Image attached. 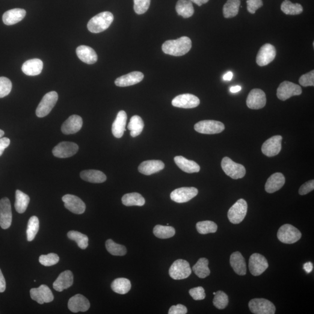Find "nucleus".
Instances as JSON below:
<instances>
[{
	"label": "nucleus",
	"instance_id": "f257e3e1",
	"mask_svg": "<svg viewBox=\"0 0 314 314\" xmlns=\"http://www.w3.org/2000/svg\"><path fill=\"white\" fill-rule=\"evenodd\" d=\"M192 44L191 38L183 36L176 40L165 41L162 49L165 54L178 57L187 54L192 48Z\"/></svg>",
	"mask_w": 314,
	"mask_h": 314
},
{
	"label": "nucleus",
	"instance_id": "f03ea898",
	"mask_svg": "<svg viewBox=\"0 0 314 314\" xmlns=\"http://www.w3.org/2000/svg\"><path fill=\"white\" fill-rule=\"evenodd\" d=\"M114 16L110 12H103L92 17L88 22V31L99 34L107 29L114 20Z\"/></svg>",
	"mask_w": 314,
	"mask_h": 314
},
{
	"label": "nucleus",
	"instance_id": "7ed1b4c3",
	"mask_svg": "<svg viewBox=\"0 0 314 314\" xmlns=\"http://www.w3.org/2000/svg\"><path fill=\"white\" fill-rule=\"evenodd\" d=\"M221 167L224 173L233 179L243 178L246 173L244 165L233 161L227 157L222 159Z\"/></svg>",
	"mask_w": 314,
	"mask_h": 314
},
{
	"label": "nucleus",
	"instance_id": "20e7f679",
	"mask_svg": "<svg viewBox=\"0 0 314 314\" xmlns=\"http://www.w3.org/2000/svg\"><path fill=\"white\" fill-rule=\"evenodd\" d=\"M301 236L300 231L290 224L282 225L277 234L278 239L285 244H295L301 239Z\"/></svg>",
	"mask_w": 314,
	"mask_h": 314
},
{
	"label": "nucleus",
	"instance_id": "39448f33",
	"mask_svg": "<svg viewBox=\"0 0 314 314\" xmlns=\"http://www.w3.org/2000/svg\"><path fill=\"white\" fill-rule=\"evenodd\" d=\"M58 99V95L54 91L44 95L35 111L37 116L43 118L48 115L54 107Z\"/></svg>",
	"mask_w": 314,
	"mask_h": 314
},
{
	"label": "nucleus",
	"instance_id": "423d86ee",
	"mask_svg": "<svg viewBox=\"0 0 314 314\" xmlns=\"http://www.w3.org/2000/svg\"><path fill=\"white\" fill-rule=\"evenodd\" d=\"M247 203L244 199H239L231 207L227 217L231 223L239 224L244 220L247 212Z\"/></svg>",
	"mask_w": 314,
	"mask_h": 314
},
{
	"label": "nucleus",
	"instance_id": "0eeeda50",
	"mask_svg": "<svg viewBox=\"0 0 314 314\" xmlns=\"http://www.w3.org/2000/svg\"><path fill=\"white\" fill-rule=\"evenodd\" d=\"M192 274V269L187 261L177 260L171 266L169 274L174 280H182L188 278Z\"/></svg>",
	"mask_w": 314,
	"mask_h": 314
},
{
	"label": "nucleus",
	"instance_id": "6e6552de",
	"mask_svg": "<svg viewBox=\"0 0 314 314\" xmlns=\"http://www.w3.org/2000/svg\"><path fill=\"white\" fill-rule=\"evenodd\" d=\"M195 131L206 135L220 133L225 130V125L220 121L204 120L200 121L194 125Z\"/></svg>",
	"mask_w": 314,
	"mask_h": 314
},
{
	"label": "nucleus",
	"instance_id": "1a4fd4ad",
	"mask_svg": "<svg viewBox=\"0 0 314 314\" xmlns=\"http://www.w3.org/2000/svg\"><path fill=\"white\" fill-rule=\"evenodd\" d=\"M250 310L255 314H274L276 308L270 301L265 298H254L248 303Z\"/></svg>",
	"mask_w": 314,
	"mask_h": 314
},
{
	"label": "nucleus",
	"instance_id": "9d476101",
	"mask_svg": "<svg viewBox=\"0 0 314 314\" xmlns=\"http://www.w3.org/2000/svg\"><path fill=\"white\" fill-rule=\"evenodd\" d=\"M268 262L262 255L258 253L252 254L249 260L248 267L251 275L259 276L268 268Z\"/></svg>",
	"mask_w": 314,
	"mask_h": 314
},
{
	"label": "nucleus",
	"instance_id": "9b49d317",
	"mask_svg": "<svg viewBox=\"0 0 314 314\" xmlns=\"http://www.w3.org/2000/svg\"><path fill=\"white\" fill-rule=\"evenodd\" d=\"M301 93L300 86L289 81L283 82L277 90V97L282 101H286L293 96H299Z\"/></svg>",
	"mask_w": 314,
	"mask_h": 314
},
{
	"label": "nucleus",
	"instance_id": "f8f14e48",
	"mask_svg": "<svg viewBox=\"0 0 314 314\" xmlns=\"http://www.w3.org/2000/svg\"><path fill=\"white\" fill-rule=\"evenodd\" d=\"M79 147L75 143L70 141L61 142L52 150V154L60 158H66L72 157L78 152Z\"/></svg>",
	"mask_w": 314,
	"mask_h": 314
},
{
	"label": "nucleus",
	"instance_id": "ddd939ff",
	"mask_svg": "<svg viewBox=\"0 0 314 314\" xmlns=\"http://www.w3.org/2000/svg\"><path fill=\"white\" fill-rule=\"evenodd\" d=\"M275 47L271 44H265L261 47L257 55L256 63L260 67H264L271 63L276 57Z\"/></svg>",
	"mask_w": 314,
	"mask_h": 314
},
{
	"label": "nucleus",
	"instance_id": "4468645a",
	"mask_svg": "<svg viewBox=\"0 0 314 314\" xmlns=\"http://www.w3.org/2000/svg\"><path fill=\"white\" fill-rule=\"evenodd\" d=\"M197 189L194 187H183L174 190L171 192L172 200L177 203L188 202L198 194Z\"/></svg>",
	"mask_w": 314,
	"mask_h": 314
},
{
	"label": "nucleus",
	"instance_id": "2eb2a0df",
	"mask_svg": "<svg viewBox=\"0 0 314 314\" xmlns=\"http://www.w3.org/2000/svg\"><path fill=\"white\" fill-rule=\"evenodd\" d=\"M30 295L32 300L40 304L50 303L54 298L52 290L45 284H42L37 288L32 289Z\"/></svg>",
	"mask_w": 314,
	"mask_h": 314
},
{
	"label": "nucleus",
	"instance_id": "dca6fc26",
	"mask_svg": "<svg viewBox=\"0 0 314 314\" xmlns=\"http://www.w3.org/2000/svg\"><path fill=\"white\" fill-rule=\"evenodd\" d=\"M13 221L11 205L7 197L0 200V227L3 229H7L11 227Z\"/></svg>",
	"mask_w": 314,
	"mask_h": 314
},
{
	"label": "nucleus",
	"instance_id": "f3484780",
	"mask_svg": "<svg viewBox=\"0 0 314 314\" xmlns=\"http://www.w3.org/2000/svg\"><path fill=\"white\" fill-rule=\"evenodd\" d=\"M282 137L274 136L265 141L262 144V150L263 155L268 157L276 156L282 149Z\"/></svg>",
	"mask_w": 314,
	"mask_h": 314
},
{
	"label": "nucleus",
	"instance_id": "a211bd4d",
	"mask_svg": "<svg viewBox=\"0 0 314 314\" xmlns=\"http://www.w3.org/2000/svg\"><path fill=\"white\" fill-rule=\"evenodd\" d=\"M63 202L65 208L75 214H82L86 210V204L81 198L72 194H66L63 196Z\"/></svg>",
	"mask_w": 314,
	"mask_h": 314
},
{
	"label": "nucleus",
	"instance_id": "6ab92c4d",
	"mask_svg": "<svg viewBox=\"0 0 314 314\" xmlns=\"http://www.w3.org/2000/svg\"><path fill=\"white\" fill-rule=\"evenodd\" d=\"M266 95L262 90L254 88L248 94L246 105L252 109H262L266 105Z\"/></svg>",
	"mask_w": 314,
	"mask_h": 314
},
{
	"label": "nucleus",
	"instance_id": "aec40b11",
	"mask_svg": "<svg viewBox=\"0 0 314 314\" xmlns=\"http://www.w3.org/2000/svg\"><path fill=\"white\" fill-rule=\"evenodd\" d=\"M199 99L194 95L183 94L174 97L172 105L175 107L182 108H193L200 105Z\"/></svg>",
	"mask_w": 314,
	"mask_h": 314
},
{
	"label": "nucleus",
	"instance_id": "412c9836",
	"mask_svg": "<svg viewBox=\"0 0 314 314\" xmlns=\"http://www.w3.org/2000/svg\"><path fill=\"white\" fill-rule=\"evenodd\" d=\"M68 309L74 313L86 312L89 309V301L84 296L81 294L76 295L70 298L68 304Z\"/></svg>",
	"mask_w": 314,
	"mask_h": 314
},
{
	"label": "nucleus",
	"instance_id": "4be33fe9",
	"mask_svg": "<svg viewBox=\"0 0 314 314\" xmlns=\"http://www.w3.org/2000/svg\"><path fill=\"white\" fill-rule=\"evenodd\" d=\"M82 118L77 115H71L61 126V131L65 135L75 134L82 129Z\"/></svg>",
	"mask_w": 314,
	"mask_h": 314
},
{
	"label": "nucleus",
	"instance_id": "5701e85b",
	"mask_svg": "<svg viewBox=\"0 0 314 314\" xmlns=\"http://www.w3.org/2000/svg\"><path fill=\"white\" fill-rule=\"evenodd\" d=\"M143 79V73L135 71L119 77L115 80V84L119 87H127L139 84Z\"/></svg>",
	"mask_w": 314,
	"mask_h": 314
},
{
	"label": "nucleus",
	"instance_id": "b1692460",
	"mask_svg": "<svg viewBox=\"0 0 314 314\" xmlns=\"http://www.w3.org/2000/svg\"><path fill=\"white\" fill-rule=\"evenodd\" d=\"M164 167V163L160 160H148L141 163L139 166L138 170L145 175H151L161 171Z\"/></svg>",
	"mask_w": 314,
	"mask_h": 314
},
{
	"label": "nucleus",
	"instance_id": "393cba45",
	"mask_svg": "<svg viewBox=\"0 0 314 314\" xmlns=\"http://www.w3.org/2000/svg\"><path fill=\"white\" fill-rule=\"evenodd\" d=\"M73 283V275L70 270L65 271L59 275L57 279L53 283V287L56 291L61 292L64 290L69 288L72 286Z\"/></svg>",
	"mask_w": 314,
	"mask_h": 314
},
{
	"label": "nucleus",
	"instance_id": "a878e982",
	"mask_svg": "<svg viewBox=\"0 0 314 314\" xmlns=\"http://www.w3.org/2000/svg\"><path fill=\"white\" fill-rule=\"evenodd\" d=\"M285 183V177L282 173H275L269 177L265 185V191L268 193H273L281 188Z\"/></svg>",
	"mask_w": 314,
	"mask_h": 314
},
{
	"label": "nucleus",
	"instance_id": "bb28decb",
	"mask_svg": "<svg viewBox=\"0 0 314 314\" xmlns=\"http://www.w3.org/2000/svg\"><path fill=\"white\" fill-rule=\"evenodd\" d=\"M230 263L237 274L241 276H244L246 274V263L244 258L240 252L236 251L231 255Z\"/></svg>",
	"mask_w": 314,
	"mask_h": 314
},
{
	"label": "nucleus",
	"instance_id": "cd10ccee",
	"mask_svg": "<svg viewBox=\"0 0 314 314\" xmlns=\"http://www.w3.org/2000/svg\"><path fill=\"white\" fill-rule=\"evenodd\" d=\"M26 12L23 9L15 8L7 11L3 15L2 20L6 25H13L21 21L26 16Z\"/></svg>",
	"mask_w": 314,
	"mask_h": 314
},
{
	"label": "nucleus",
	"instance_id": "c85d7f7f",
	"mask_svg": "<svg viewBox=\"0 0 314 314\" xmlns=\"http://www.w3.org/2000/svg\"><path fill=\"white\" fill-rule=\"evenodd\" d=\"M127 114L125 111H120L118 112L116 119L112 126V134L115 138L120 139L122 137L125 132L127 121Z\"/></svg>",
	"mask_w": 314,
	"mask_h": 314
},
{
	"label": "nucleus",
	"instance_id": "c756f323",
	"mask_svg": "<svg viewBox=\"0 0 314 314\" xmlns=\"http://www.w3.org/2000/svg\"><path fill=\"white\" fill-rule=\"evenodd\" d=\"M78 57L84 63L87 64H93L97 61V55L96 52L87 46H80L76 49Z\"/></svg>",
	"mask_w": 314,
	"mask_h": 314
},
{
	"label": "nucleus",
	"instance_id": "7c9ffc66",
	"mask_svg": "<svg viewBox=\"0 0 314 314\" xmlns=\"http://www.w3.org/2000/svg\"><path fill=\"white\" fill-rule=\"evenodd\" d=\"M174 162L180 170L185 173L192 174L198 173L200 170V167L197 163L189 160L182 156H176L174 158Z\"/></svg>",
	"mask_w": 314,
	"mask_h": 314
},
{
	"label": "nucleus",
	"instance_id": "2f4dec72",
	"mask_svg": "<svg viewBox=\"0 0 314 314\" xmlns=\"http://www.w3.org/2000/svg\"><path fill=\"white\" fill-rule=\"evenodd\" d=\"M43 68L42 61L40 59L35 58L26 61L22 65V70L26 75L37 76L41 73Z\"/></svg>",
	"mask_w": 314,
	"mask_h": 314
},
{
	"label": "nucleus",
	"instance_id": "473e14b6",
	"mask_svg": "<svg viewBox=\"0 0 314 314\" xmlns=\"http://www.w3.org/2000/svg\"><path fill=\"white\" fill-rule=\"evenodd\" d=\"M80 176L85 181L93 183H102L106 180L105 174L98 170H85L81 172Z\"/></svg>",
	"mask_w": 314,
	"mask_h": 314
},
{
	"label": "nucleus",
	"instance_id": "72a5a7b5",
	"mask_svg": "<svg viewBox=\"0 0 314 314\" xmlns=\"http://www.w3.org/2000/svg\"><path fill=\"white\" fill-rule=\"evenodd\" d=\"M176 11L178 16L184 18L191 17L194 13L193 5L189 0H179L176 5Z\"/></svg>",
	"mask_w": 314,
	"mask_h": 314
},
{
	"label": "nucleus",
	"instance_id": "f704fd0d",
	"mask_svg": "<svg viewBox=\"0 0 314 314\" xmlns=\"http://www.w3.org/2000/svg\"><path fill=\"white\" fill-rule=\"evenodd\" d=\"M30 197L24 192L17 190L16 192V203H15V209L19 214H23L26 211L28 208Z\"/></svg>",
	"mask_w": 314,
	"mask_h": 314
},
{
	"label": "nucleus",
	"instance_id": "c9c22d12",
	"mask_svg": "<svg viewBox=\"0 0 314 314\" xmlns=\"http://www.w3.org/2000/svg\"><path fill=\"white\" fill-rule=\"evenodd\" d=\"M111 289L118 294L125 295L131 289V283L126 278H117L111 283Z\"/></svg>",
	"mask_w": 314,
	"mask_h": 314
},
{
	"label": "nucleus",
	"instance_id": "e433bc0d",
	"mask_svg": "<svg viewBox=\"0 0 314 314\" xmlns=\"http://www.w3.org/2000/svg\"><path fill=\"white\" fill-rule=\"evenodd\" d=\"M209 262L206 258H201L195 264L192 266V271L198 278L204 279L209 277L210 270L209 268Z\"/></svg>",
	"mask_w": 314,
	"mask_h": 314
},
{
	"label": "nucleus",
	"instance_id": "4c0bfd02",
	"mask_svg": "<svg viewBox=\"0 0 314 314\" xmlns=\"http://www.w3.org/2000/svg\"><path fill=\"white\" fill-rule=\"evenodd\" d=\"M144 126V122L141 118L138 115H134L130 118L127 128L130 130L132 137L136 138L143 132Z\"/></svg>",
	"mask_w": 314,
	"mask_h": 314
},
{
	"label": "nucleus",
	"instance_id": "58836bf2",
	"mask_svg": "<svg viewBox=\"0 0 314 314\" xmlns=\"http://www.w3.org/2000/svg\"><path fill=\"white\" fill-rule=\"evenodd\" d=\"M122 202L125 206H143L146 201L143 196L138 192H131L123 195Z\"/></svg>",
	"mask_w": 314,
	"mask_h": 314
},
{
	"label": "nucleus",
	"instance_id": "ea45409f",
	"mask_svg": "<svg viewBox=\"0 0 314 314\" xmlns=\"http://www.w3.org/2000/svg\"><path fill=\"white\" fill-rule=\"evenodd\" d=\"M241 0H227L223 7V15L225 18H232L239 13Z\"/></svg>",
	"mask_w": 314,
	"mask_h": 314
},
{
	"label": "nucleus",
	"instance_id": "a19ab883",
	"mask_svg": "<svg viewBox=\"0 0 314 314\" xmlns=\"http://www.w3.org/2000/svg\"><path fill=\"white\" fill-rule=\"evenodd\" d=\"M281 10L283 13L290 16H296L303 13V8L298 3L293 4L289 0H284L281 5Z\"/></svg>",
	"mask_w": 314,
	"mask_h": 314
},
{
	"label": "nucleus",
	"instance_id": "79ce46f5",
	"mask_svg": "<svg viewBox=\"0 0 314 314\" xmlns=\"http://www.w3.org/2000/svg\"><path fill=\"white\" fill-rule=\"evenodd\" d=\"M153 233L157 238L162 239H169L174 235L175 229L172 227L157 225L154 228Z\"/></svg>",
	"mask_w": 314,
	"mask_h": 314
},
{
	"label": "nucleus",
	"instance_id": "37998d69",
	"mask_svg": "<svg viewBox=\"0 0 314 314\" xmlns=\"http://www.w3.org/2000/svg\"><path fill=\"white\" fill-rule=\"evenodd\" d=\"M68 238L76 242L78 247L81 249L85 250L88 247V238L87 235H84L78 231L71 230L68 233Z\"/></svg>",
	"mask_w": 314,
	"mask_h": 314
},
{
	"label": "nucleus",
	"instance_id": "c03bdc74",
	"mask_svg": "<svg viewBox=\"0 0 314 314\" xmlns=\"http://www.w3.org/2000/svg\"><path fill=\"white\" fill-rule=\"evenodd\" d=\"M106 250L112 255L115 256H123L127 253L126 248L124 245L117 244L111 239L105 242Z\"/></svg>",
	"mask_w": 314,
	"mask_h": 314
},
{
	"label": "nucleus",
	"instance_id": "a18cd8bd",
	"mask_svg": "<svg viewBox=\"0 0 314 314\" xmlns=\"http://www.w3.org/2000/svg\"><path fill=\"white\" fill-rule=\"evenodd\" d=\"M38 230H39V220L35 216H33L29 220L27 230H26L28 241L31 242L35 238Z\"/></svg>",
	"mask_w": 314,
	"mask_h": 314
},
{
	"label": "nucleus",
	"instance_id": "49530a36",
	"mask_svg": "<svg viewBox=\"0 0 314 314\" xmlns=\"http://www.w3.org/2000/svg\"><path fill=\"white\" fill-rule=\"evenodd\" d=\"M196 228L198 233L206 235V234L214 233L217 232L218 226L214 222L205 221L198 222L196 224Z\"/></svg>",
	"mask_w": 314,
	"mask_h": 314
},
{
	"label": "nucleus",
	"instance_id": "de8ad7c7",
	"mask_svg": "<svg viewBox=\"0 0 314 314\" xmlns=\"http://www.w3.org/2000/svg\"><path fill=\"white\" fill-rule=\"evenodd\" d=\"M229 303V298L226 293L222 291L216 292L213 304L219 310L225 309Z\"/></svg>",
	"mask_w": 314,
	"mask_h": 314
},
{
	"label": "nucleus",
	"instance_id": "09e8293b",
	"mask_svg": "<svg viewBox=\"0 0 314 314\" xmlns=\"http://www.w3.org/2000/svg\"><path fill=\"white\" fill-rule=\"evenodd\" d=\"M60 261L57 254L50 253L47 255H41L39 257V262L41 265L50 266L57 264Z\"/></svg>",
	"mask_w": 314,
	"mask_h": 314
},
{
	"label": "nucleus",
	"instance_id": "8fccbe9b",
	"mask_svg": "<svg viewBox=\"0 0 314 314\" xmlns=\"http://www.w3.org/2000/svg\"><path fill=\"white\" fill-rule=\"evenodd\" d=\"M13 85L10 79L0 77V98L5 97L10 93Z\"/></svg>",
	"mask_w": 314,
	"mask_h": 314
},
{
	"label": "nucleus",
	"instance_id": "3c124183",
	"mask_svg": "<svg viewBox=\"0 0 314 314\" xmlns=\"http://www.w3.org/2000/svg\"><path fill=\"white\" fill-rule=\"evenodd\" d=\"M134 10L139 15L143 14L149 10L151 0H133Z\"/></svg>",
	"mask_w": 314,
	"mask_h": 314
},
{
	"label": "nucleus",
	"instance_id": "603ef678",
	"mask_svg": "<svg viewBox=\"0 0 314 314\" xmlns=\"http://www.w3.org/2000/svg\"><path fill=\"white\" fill-rule=\"evenodd\" d=\"M299 83L303 87H314V70L302 75L299 79Z\"/></svg>",
	"mask_w": 314,
	"mask_h": 314
},
{
	"label": "nucleus",
	"instance_id": "864d4df0",
	"mask_svg": "<svg viewBox=\"0 0 314 314\" xmlns=\"http://www.w3.org/2000/svg\"><path fill=\"white\" fill-rule=\"evenodd\" d=\"M189 294L194 300H202L206 298L205 290L201 286L190 290Z\"/></svg>",
	"mask_w": 314,
	"mask_h": 314
},
{
	"label": "nucleus",
	"instance_id": "5fc2aeb1",
	"mask_svg": "<svg viewBox=\"0 0 314 314\" xmlns=\"http://www.w3.org/2000/svg\"><path fill=\"white\" fill-rule=\"evenodd\" d=\"M247 10L254 14L257 10L263 6L262 0H247Z\"/></svg>",
	"mask_w": 314,
	"mask_h": 314
},
{
	"label": "nucleus",
	"instance_id": "6e6d98bb",
	"mask_svg": "<svg viewBox=\"0 0 314 314\" xmlns=\"http://www.w3.org/2000/svg\"><path fill=\"white\" fill-rule=\"evenodd\" d=\"M314 180H311L302 185L299 189V194L301 195H306L309 193L310 192L314 191Z\"/></svg>",
	"mask_w": 314,
	"mask_h": 314
},
{
	"label": "nucleus",
	"instance_id": "4d7b16f0",
	"mask_svg": "<svg viewBox=\"0 0 314 314\" xmlns=\"http://www.w3.org/2000/svg\"><path fill=\"white\" fill-rule=\"evenodd\" d=\"M188 313V309L182 304H177L176 306H173L169 310V314H186Z\"/></svg>",
	"mask_w": 314,
	"mask_h": 314
},
{
	"label": "nucleus",
	"instance_id": "13d9d810",
	"mask_svg": "<svg viewBox=\"0 0 314 314\" xmlns=\"http://www.w3.org/2000/svg\"><path fill=\"white\" fill-rule=\"evenodd\" d=\"M10 140L7 138H0V156L2 155L5 149L10 146Z\"/></svg>",
	"mask_w": 314,
	"mask_h": 314
},
{
	"label": "nucleus",
	"instance_id": "bf43d9fd",
	"mask_svg": "<svg viewBox=\"0 0 314 314\" xmlns=\"http://www.w3.org/2000/svg\"><path fill=\"white\" fill-rule=\"evenodd\" d=\"M6 289L5 279L1 269H0V293L4 292Z\"/></svg>",
	"mask_w": 314,
	"mask_h": 314
},
{
	"label": "nucleus",
	"instance_id": "052dcab7",
	"mask_svg": "<svg viewBox=\"0 0 314 314\" xmlns=\"http://www.w3.org/2000/svg\"><path fill=\"white\" fill-rule=\"evenodd\" d=\"M303 268L304 270L306 271L307 273L310 274L312 272L313 269V263L311 262L304 263Z\"/></svg>",
	"mask_w": 314,
	"mask_h": 314
},
{
	"label": "nucleus",
	"instance_id": "680f3d73",
	"mask_svg": "<svg viewBox=\"0 0 314 314\" xmlns=\"http://www.w3.org/2000/svg\"><path fill=\"white\" fill-rule=\"evenodd\" d=\"M233 76V74L232 72H227V73H225L223 76V79L224 81H230L232 79Z\"/></svg>",
	"mask_w": 314,
	"mask_h": 314
},
{
	"label": "nucleus",
	"instance_id": "e2e57ef3",
	"mask_svg": "<svg viewBox=\"0 0 314 314\" xmlns=\"http://www.w3.org/2000/svg\"><path fill=\"white\" fill-rule=\"evenodd\" d=\"M189 1L194 2L195 4L200 7L203 4H206V3L208 2L209 0H189Z\"/></svg>",
	"mask_w": 314,
	"mask_h": 314
},
{
	"label": "nucleus",
	"instance_id": "0e129e2a",
	"mask_svg": "<svg viewBox=\"0 0 314 314\" xmlns=\"http://www.w3.org/2000/svg\"><path fill=\"white\" fill-rule=\"evenodd\" d=\"M242 90V87L240 86H235V87H231L230 88V92L238 93Z\"/></svg>",
	"mask_w": 314,
	"mask_h": 314
},
{
	"label": "nucleus",
	"instance_id": "69168bd1",
	"mask_svg": "<svg viewBox=\"0 0 314 314\" xmlns=\"http://www.w3.org/2000/svg\"><path fill=\"white\" fill-rule=\"evenodd\" d=\"M4 135V132L3 130L0 129V138H2V136Z\"/></svg>",
	"mask_w": 314,
	"mask_h": 314
}]
</instances>
